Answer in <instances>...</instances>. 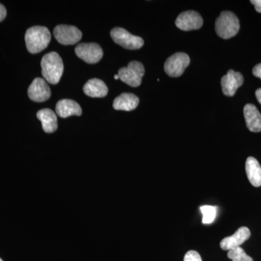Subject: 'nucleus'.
I'll use <instances>...</instances> for the list:
<instances>
[{
	"label": "nucleus",
	"instance_id": "1",
	"mask_svg": "<svg viewBox=\"0 0 261 261\" xmlns=\"http://www.w3.org/2000/svg\"><path fill=\"white\" fill-rule=\"evenodd\" d=\"M42 73L48 83H59L64 70L63 60L56 51L47 53L41 61Z\"/></svg>",
	"mask_w": 261,
	"mask_h": 261
},
{
	"label": "nucleus",
	"instance_id": "2",
	"mask_svg": "<svg viewBox=\"0 0 261 261\" xmlns=\"http://www.w3.org/2000/svg\"><path fill=\"white\" fill-rule=\"evenodd\" d=\"M51 40L49 29L44 27H31L25 34V45L29 53L37 54L47 47Z\"/></svg>",
	"mask_w": 261,
	"mask_h": 261
},
{
	"label": "nucleus",
	"instance_id": "3",
	"mask_svg": "<svg viewBox=\"0 0 261 261\" xmlns=\"http://www.w3.org/2000/svg\"><path fill=\"white\" fill-rule=\"evenodd\" d=\"M240 28L239 19L231 12H222L216 19V32L223 39H228L234 37L238 34Z\"/></svg>",
	"mask_w": 261,
	"mask_h": 261
},
{
	"label": "nucleus",
	"instance_id": "4",
	"mask_svg": "<svg viewBox=\"0 0 261 261\" xmlns=\"http://www.w3.org/2000/svg\"><path fill=\"white\" fill-rule=\"evenodd\" d=\"M119 80L132 87H137L142 83V77L145 75V68L138 61H132L128 66L118 70Z\"/></svg>",
	"mask_w": 261,
	"mask_h": 261
},
{
	"label": "nucleus",
	"instance_id": "5",
	"mask_svg": "<svg viewBox=\"0 0 261 261\" xmlns=\"http://www.w3.org/2000/svg\"><path fill=\"white\" fill-rule=\"evenodd\" d=\"M113 40L118 45L127 49H138L143 47L144 40L133 35L123 28H114L111 32Z\"/></svg>",
	"mask_w": 261,
	"mask_h": 261
},
{
	"label": "nucleus",
	"instance_id": "6",
	"mask_svg": "<svg viewBox=\"0 0 261 261\" xmlns=\"http://www.w3.org/2000/svg\"><path fill=\"white\" fill-rule=\"evenodd\" d=\"M190 63V58L188 55L183 53H176L166 60L164 70L169 76L178 77L183 74Z\"/></svg>",
	"mask_w": 261,
	"mask_h": 261
},
{
	"label": "nucleus",
	"instance_id": "7",
	"mask_svg": "<svg viewBox=\"0 0 261 261\" xmlns=\"http://www.w3.org/2000/svg\"><path fill=\"white\" fill-rule=\"evenodd\" d=\"M53 34L56 40L63 45H73L76 44L82 37V32L73 25H57Z\"/></svg>",
	"mask_w": 261,
	"mask_h": 261
},
{
	"label": "nucleus",
	"instance_id": "8",
	"mask_svg": "<svg viewBox=\"0 0 261 261\" xmlns=\"http://www.w3.org/2000/svg\"><path fill=\"white\" fill-rule=\"evenodd\" d=\"M75 53L89 64H95L103 56L102 48L96 43H82L75 48Z\"/></svg>",
	"mask_w": 261,
	"mask_h": 261
},
{
	"label": "nucleus",
	"instance_id": "9",
	"mask_svg": "<svg viewBox=\"0 0 261 261\" xmlns=\"http://www.w3.org/2000/svg\"><path fill=\"white\" fill-rule=\"evenodd\" d=\"M203 24L202 17L193 10L184 12L178 15L176 20V25L178 29L185 32L197 30L200 29Z\"/></svg>",
	"mask_w": 261,
	"mask_h": 261
},
{
	"label": "nucleus",
	"instance_id": "10",
	"mask_svg": "<svg viewBox=\"0 0 261 261\" xmlns=\"http://www.w3.org/2000/svg\"><path fill=\"white\" fill-rule=\"evenodd\" d=\"M28 95L34 102H45L51 97L50 88L45 80L36 78L29 87Z\"/></svg>",
	"mask_w": 261,
	"mask_h": 261
},
{
	"label": "nucleus",
	"instance_id": "11",
	"mask_svg": "<svg viewBox=\"0 0 261 261\" xmlns=\"http://www.w3.org/2000/svg\"><path fill=\"white\" fill-rule=\"evenodd\" d=\"M243 82V75L241 73L233 70H228L227 74L223 76L221 81L223 93L228 97H232Z\"/></svg>",
	"mask_w": 261,
	"mask_h": 261
},
{
	"label": "nucleus",
	"instance_id": "12",
	"mask_svg": "<svg viewBox=\"0 0 261 261\" xmlns=\"http://www.w3.org/2000/svg\"><path fill=\"white\" fill-rule=\"evenodd\" d=\"M250 238V231L249 228L242 226L239 228L233 235L221 240L220 246L224 250H232L243 245Z\"/></svg>",
	"mask_w": 261,
	"mask_h": 261
},
{
	"label": "nucleus",
	"instance_id": "13",
	"mask_svg": "<svg viewBox=\"0 0 261 261\" xmlns=\"http://www.w3.org/2000/svg\"><path fill=\"white\" fill-rule=\"evenodd\" d=\"M56 111L58 116L63 118L72 116H80L82 114V109L80 104L72 99L60 100L57 103Z\"/></svg>",
	"mask_w": 261,
	"mask_h": 261
},
{
	"label": "nucleus",
	"instance_id": "14",
	"mask_svg": "<svg viewBox=\"0 0 261 261\" xmlns=\"http://www.w3.org/2000/svg\"><path fill=\"white\" fill-rule=\"evenodd\" d=\"M244 116L247 128L250 132H261V115L254 105L247 104L245 106Z\"/></svg>",
	"mask_w": 261,
	"mask_h": 261
},
{
	"label": "nucleus",
	"instance_id": "15",
	"mask_svg": "<svg viewBox=\"0 0 261 261\" xmlns=\"http://www.w3.org/2000/svg\"><path fill=\"white\" fill-rule=\"evenodd\" d=\"M37 117L42 122L43 130L46 133H53L58 129V118L54 111L48 108L40 110L38 111Z\"/></svg>",
	"mask_w": 261,
	"mask_h": 261
},
{
	"label": "nucleus",
	"instance_id": "16",
	"mask_svg": "<svg viewBox=\"0 0 261 261\" xmlns=\"http://www.w3.org/2000/svg\"><path fill=\"white\" fill-rule=\"evenodd\" d=\"M140 99L135 94L123 93L117 97L113 102V108L116 111H132L136 109Z\"/></svg>",
	"mask_w": 261,
	"mask_h": 261
},
{
	"label": "nucleus",
	"instance_id": "17",
	"mask_svg": "<svg viewBox=\"0 0 261 261\" xmlns=\"http://www.w3.org/2000/svg\"><path fill=\"white\" fill-rule=\"evenodd\" d=\"M84 92L91 97H104L108 93V88L103 81L92 79L84 84Z\"/></svg>",
	"mask_w": 261,
	"mask_h": 261
},
{
	"label": "nucleus",
	"instance_id": "18",
	"mask_svg": "<svg viewBox=\"0 0 261 261\" xmlns=\"http://www.w3.org/2000/svg\"><path fill=\"white\" fill-rule=\"evenodd\" d=\"M245 169L249 181L252 186L259 187L261 186V166L260 163L255 158H247Z\"/></svg>",
	"mask_w": 261,
	"mask_h": 261
},
{
	"label": "nucleus",
	"instance_id": "19",
	"mask_svg": "<svg viewBox=\"0 0 261 261\" xmlns=\"http://www.w3.org/2000/svg\"><path fill=\"white\" fill-rule=\"evenodd\" d=\"M202 214V224H210L214 222L216 216V208L214 206L204 205L200 207Z\"/></svg>",
	"mask_w": 261,
	"mask_h": 261
},
{
	"label": "nucleus",
	"instance_id": "20",
	"mask_svg": "<svg viewBox=\"0 0 261 261\" xmlns=\"http://www.w3.org/2000/svg\"><path fill=\"white\" fill-rule=\"evenodd\" d=\"M227 256L232 261H253L252 257L247 255L245 250L240 247L228 250Z\"/></svg>",
	"mask_w": 261,
	"mask_h": 261
},
{
	"label": "nucleus",
	"instance_id": "21",
	"mask_svg": "<svg viewBox=\"0 0 261 261\" xmlns=\"http://www.w3.org/2000/svg\"><path fill=\"white\" fill-rule=\"evenodd\" d=\"M184 261H202L200 254L195 250H190L185 254Z\"/></svg>",
	"mask_w": 261,
	"mask_h": 261
},
{
	"label": "nucleus",
	"instance_id": "22",
	"mask_svg": "<svg viewBox=\"0 0 261 261\" xmlns=\"http://www.w3.org/2000/svg\"><path fill=\"white\" fill-rule=\"evenodd\" d=\"M252 73H253L255 76L260 78L261 80V63L254 67L253 70H252Z\"/></svg>",
	"mask_w": 261,
	"mask_h": 261
},
{
	"label": "nucleus",
	"instance_id": "23",
	"mask_svg": "<svg viewBox=\"0 0 261 261\" xmlns=\"http://www.w3.org/2000/svg\"><path fill=\"white\" fill-rule=\"evenodd\" d=\"M7 15L6 8L4 5L0 4V22L3 21Z\"/></svg>",
	"mask_w": 261,
	"mask_h": 261
},
{
	"label": "nucleus",
	"instance_id": "24",
	"mask_svg": "<svg viewBox=\"0 0 261 261\" xmlns=\"http://www.w3.org/2000/svg\"><path fill=\"white\" fill-rule=\"evenodd\" d=\"M250 3L255 6V10L257 13H261V0H251Z\"/></svg>",
	"mask_w": 261,
	"mask_h": 261
},
{
	"label": "nucleus",
	"instance_id": "25",
	"mask_svg": "<svg viewBox=\"0 0 261 261\" xmlns=\"http://www.w3.org/2000/svg\"><path fill=\"white\" fill-rule=\"evenodd\" d=\"M255 96H256L257 101L261 105V88L257 89L256 92H255Z\"/></svg>",
	"mask_w": 261,
	"mask_h": 261
},
{
	"label": "nucleus",
	"instance_id": "26",
	"mask_svg": "<svg viewBox=\"0 0 261 261\" xmlns=\"http://www.w3.org/2000/svg\"><path fill=\"white\" fill-rule=\"evenodd\" d=\"M114 79L115 80H119V76H118V75L117 74V75H114Z\"/></svg>",
	"mask_w": 261,
	"mask_h": 261
},
{
	"label": "nucleus",
	"instance_id": "27",
	"mask_svg": "<svg viewBox=\"0 0 261 261\" xmlns=\"http://www.w3.org/2000/svg\"><path fill=\"white\" fill-rule=\"evenodd\" d=\"M0 261H3V260H2V259H1V258H0Z\"/></svg>",
	"mask_w": 261,
	"mask_h": 261
}]
</instances>
